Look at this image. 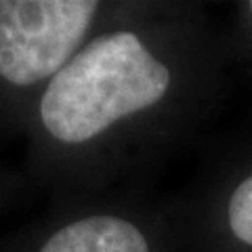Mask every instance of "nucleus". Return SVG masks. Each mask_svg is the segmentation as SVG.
Segmentation results:
<instances>
[{"label": "nucleus", "mask_w": 252, "mask_h": 252, "mask_svg": "<svg viewBox=\"0 0 252 252\" xmlns=\"http://www.w3.org/2000/svg\"><path fill=\"white\" fill-rule=\"evenodd\" d=\"M170 206L179 252H252V135Z\"/></svg>", "instance_id": "20e7f679"}, {"label": "nucleus", "mask_w": 252, "mask_h": 252, "mask_svg": "<svg viewBox=\"0 0 252 252\" xmlns=\"http://www.w3.org/2000/svg\"><path fill=\"white\" fill-rule=\"evenodd\" d=\"M28 187H30V183L26 177L19 175V172L9 170L0 162V210L13 206Z\"/></svg>", "instance_id": "423d86ee"}, {"label": "nucleus", "mask_w": 252, "mask_h": 252, "mask_svg": "<svg viewBox=\"0 0 252 252\" xmlns=\"http://www.w3.org/2000/svg\"><path fill=\"white\" fill-rule=\"evenodd\" d=\"M0 252H179L170 202L130 187L51 200L46 212L0 240Z\"/></svg>", "instance_id": "7ed1b4c3"}, {"label": "nucleus", "mask_w": 252, "mask_h": 252, "mask_svg": "<svg viewBox=\"0 0 252 252\" xmlns=\"http://www.w3.org/2000/svg\"><path fill=\"white\" fill-rule=\"evenodd\" d=\"M116 0H0V141L23 137L49 82Z\"/></svg>", "instance_id": "f03ea898"}, {"label": "nucleus", "mask_w": 252, "mask_h": 252, "mask_svg": "<svg viewBox=\"0 0 252 252\" xmlns=\"http://www.w3.org/2000/svg\"><path fill=\"white\" fill-rule=\"evenodd\" d=\"M229 76L206 4L116 0L38 99L23 177L51 200L124 187L215 114Z\"/></svg>", "instance_id": "f257e3e1"}, {"label": "nucleus", "mask_w": 252, "mask_h": 252, "mask_svg": "<svg viewBox=\"0 0 252 252\" xmlns=\"http://www.w3.org/2000/svg\"><path fill=\"white\" fill-rule=\"evenodd\" d=\"M220 36L231 69L238 67L252 76V0H242L231 6L229 26L220 28Z\"/></svg>", "instance_id": "39448f33"}]
</instances>
